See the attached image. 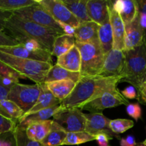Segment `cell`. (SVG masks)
Wrapping results in <instances>:
<instances>
[{
    "instance_id": "cell-1",
    "label": "cell",
    "mask_w": 146,
    "mask_h": 146,
    "mask_svg": "<svg viewBox=\"0 0 146 146\" xmlns=\"http://www.w3.org/2000/svg\"><path fill=\"white\" fill-rule=\"evenodd\" d=\"M121 80V77L103 78L98 76H81L76 84L71 94L61 102V108H79L104 92L117 89V85Z\"/></svg>"
},
{
    "instance_id": "cell-2",
    "label": "cell",
    "mask_w": 146,
    "mask_h": 146,
    "mask_svg": "<svg viewBox=\"0 0 146 146\" xmlns=\"http://www.w3.org/2000/svg\"><path fill=\"white\" fill-rule=\"evenodd\" d=\"M4 30L7 31L10 36L14 39L21 36L36 40L51 53L56 37L60 35L53 30L18 17L14 13L6 21Z\"/></svg>"
},
{
    "instance_id": "cell-3",
    "label": "cell",
    "mask_w": 146,
    "mask_h": 146,
    "mask_svg": "<svg viewBox=\"0 0 146 146\" xmlns=\"http://www.w3.org/2000/svg\"><path fill=\"white\" fill-rule=\"evenodd\" d=\"M125 55V65L121 74V82H128L136 90L143 82L146 75V44L133 49L123 51Z\"/></svg>"
},
{
    "instance_id": "cell-4",
    "label": "cell",
    "mask_w": 146,
    "mask_h": 146,
    "mask_svg": "<svg viewBox=\"0 0 146 146\" xmlns=\"http://www.w3.org/2000/svg\"><path fill=\"white\" fill-rule=\"evenodd\" d=\"M0 61L38 84L44 83L47 73L52 67L51 64L17 58L1 51H0Z\"/></svg>"
},
{
    "instance_id": "cell-5",
    "label": "cell",
    "mask_w": 146,
    "mask_h": 146,
    "mask_svg": "<svg viewBox=\"0 0 146 146\" xmlns=\"http://www.w3.org/2000/svg\"><path fill=\"white\" fill-rule=\"evenodd\" d=\"M75 45L78 48L81 55V76H98L104 65L105 54L101 48L99 41L94 42H76Z\"/></svg>"
},
{
    "instance_id": "cell-6",
    "label": "cell",
    "mask_w": 146,
    "mask_h": 146,
    "mask_svg": "<svg viewBox=\"0 0 146 146\" xmlns=\"http://www.w3.org/2000/svg\"><path fill=\"white\" fill-rule=\"evenodd\" d=\"M41 91L40 84L34 85L15 84L9 91L7 99L17 104L25 114L36 103Z\"/></svg>"
},
{
    "instance_id": "cell-7",
    "label": "cell",
    "mask_w": 146,
    "mask_h": 146,
    "mask_svg": "<svg viewBox=\"0 0 146 146\" xmlns=\"http://www.w3.org/2000/svg\"><path fill=\"white\" fill-rule=\"evenodd\" d=\"M14 14L53 30L58 34H64L62 29L52 17L38 3L14 11Z\"/></svg>"
},
{
    "instance_id": "cell-8",
    "label": "cell",
    "mask_w": 146,
    "mask_h": 146,
    "mask_svg": "<svg viewBox=\"0 0 146 146\" xmlns=\"http://www.w3.org/2000/svg\"><path fill=\"white\" fill-rule=\"evenodd\" d=\"M52 121L66 133L85 131V115L78 108H61L54 114Z\"/></svg>"
},
{
    "instance_id": "cell-9",
    "label": "cell",
    "mask_w": 146,
    "mask_h": 146,
    "mask_svg": "<svg viewBox=\"0 0 146 146\" xmlns=\"http://www.w3.org/2000/svg\"><path fill=\"white\" fill-rule=\"evenodd\" d=\"M129 104L128 100L123 97L119 90L108 91L104 92L95 99L86 103L78 109L90 111V113H101L106 108H114L121 105Z\"/></svg>"
},
{
    "instance_id": "cell-10",
    "label": "cell",
    "mask_w": 146,
    "mask_h": 146,
    "mask_svg": "<svg viewBox=\"0 0 146 146\" xmlns=\"http://www.w3.org/2000/svg\"><path fill=\"white\" fill-rule=\"evenodd\" d=\"M56 22L64 23L74 28L79 25L80 22L70 10L66 7L61 0H36Z\"/></svg>"
},
{
    "instance_id": "cell-11",
    "label": "cell",
    "mask_w": 146,
    "mask_h": 146,
    "mask_svg": "<svg viewBox=\"0 0 146 146\" xmlns=\"http://www.w3.org/2000/svg\"><path fill=\"white\" fill-rule=\"evenodd\" d=\"M124 65L125 55L123 51L112 48L105 55L104 65L98 76L103 78L121 77Z\"/></svg>"
},
{
    "instance_id": "cell-12",
    "label": "cell",
    "mask_w": 146,
    "mask_h": 146,
    "mask_svg": "<svg viewBox=\"0 0 146 146\" xmlns=\"http://www.w3.org/2000/svg\"><path fill=\"white\" fill-rule=\"evenodd\" d=\"M0 51L9 54V55L17 57V58L42 61V62L52 64L51 53L48 51H45V50L36 51H29L19 44V45L14 46L0 47Z\"/></svg>"
},
{
    "instance_id": "cell-13",
    "label": "cell",
    "mask_w": 146,
    "mask_h": 146,
    "mask_svg": "<svg viewBox=\"0 0 146 146\" xmlns=\"http://www.w3.org/2000/svg\"><path fill=\"white\" fill-rule=\"evenodd\" d=\"M108 13L113 32V49L124 50V40H125V24L123 22L119 14L113 10L111 1H108Z\"/></svg>"
},
{
    "instance_id": "cell-14",
    "label": "cell",
    "mask_w": 146,
    "mask_h": 146,
    "mask_svg": "<svg viewBox=\"0 0 146 146\" xmlns=\"http://www.w3.org/2000/svg\"><path fill=\"white\" fill-rule=\"evenodd\" d=\"M86 118L85 131L88 133L95 136L101 132H106L113 136L114 133L109 128L111 120L106 118L102 113H84Z\"/></svg>"
},
{
    "instance_id": "cell-15",
    "label": "cell",
    "mask_w": 146,
    "mask_h": 146,
    "mask_svg": "<svg viewBox=\"0 0 146 146\" xmlns=\"http://www.w3.org/2000/svg\"><path fill=\"white\" fill-rule=\"evenodd\" d=\"M143 41V34L140 26L138 15L135 19L128 25L125 26V40L124 50L129 51L139 46Z\"/></svg>"
},
{
    "instance_id": "cell-16",
    "label": "cell",
    "mask_w": 146,
    "mask_h": 146,
    "mask_svg": "<svg viewBox=\"0 0 146 146\" xmlns=\"http://www.w3.org/2000/svg\"><path fill=\"white\" fill-rule=\"evenodd\" d=\"M111 4L125 26L132 22L138 15V4L135 0H116L113 2L111 1Z\"/></svg>"
},
{
    "instance_id": "cell-17",
    "label": "cell",
    "mask_w": 146,
    "mask_h": 146,
    "mask_svg": "<svg viewBox=\"0 0 146 146\" xmlns=\"http://www.w3.org/2000/svg\"><path fill=\"white\" fill-rule=\"evenodd\" d=\"M99 26L92 21L80 23L75 29L74 38L76 42L86 44L98 41V29Z\"/></svg>"
},
{
    "instance_id": "cell-18",
    "label": "cell",
    "mask_w": 146,
    "mask_h": 146,
    "mask_svg": "<svg viewBox=\"0 0 146 146\" xmlns=\"http://www.w3.org/2000/svg\"><path fill=\"white\" fill-rule=\"evenodd\" d=\"M87 11L91 21L101 26L109 17L108 1L88 0Z\"/></svg>"
},
{
    "instance_id": "cell-19",
    "label": "cell",
    "mask_w": 146,
    "mask_h": 146,
    "mask_svg": "<svg viewBox=\"0 0 146 146\" xmlns=\"http://www.w3.org/2000/svg\"><path fill=\"white\" fill-rule=\"evenodd\" d=\"M40 86H41V91L36 103L34 104V106H33L28 112H27L24 115H23V117L31 115V114L34 113L36 112H38V111H41V110L46 109V108L55 106L58 105V104H61V101H60L59 100L57 99V98L51 94V91L47 88L46 86V84H44V83L40 84Z\"/></svg>"
},
{
    "instance_id": "cell-20",
    "label": "cell",
    "mask_w": 146,
    "mask_h": 146,
    "mask_svg": "<svg viewBox=\"0 0 146 146\" xmlns=\"http://www.w3.org/2000/svg\"><path fill=\"white\" fill-rule=\"evenodd\" d=\"M59 66L72 71L79 72L81 69V55L76 45L72 48L57 58L56 64Z\"/></svg>"
},
{
    "instance_id": "cell-21",
    "label": "cell",
    "mask_w": 146,
    "mask_h": 146,
    "mask_svg": "<svg viewBox=\"0 0 146 146\" xmlns=\"http://www.w3.org/2000/svg\"><path fill=\"white\" fill-rule=\"evenodd\" d=\"M52 124V120L31 123L26 127V134L30 140L41 143L51 131Z\"/></svg>"
},
{
    "instance_id": "cell-22",
    "label": "cell",
    "mask_w": 146,
    "mask_h": 146,
    "mask_svg": "<svg viewBox=\"0 0 146 146\" xmlns=\"http://www.w3.org/2000/svg\"><path fill=\"white\" fill-rule=\"evenodd\" d=\"M81 78V76L80 72H72L55 64L54 66H52L48 71L44 83L64 80H71L77 83Z\"/></svg>"
},
{
    "instance_id": "cell-23",
    "label": "cell",
    "mask_w": 146,
    "mask_h": 146,
    "mask_svg": "<svg viewBox=\"0 0 146 146\" xmlns=\"http://www.w3.org/2000/svg\"><path fill=\"white\" fill-rule=\"evenodd\" d=\"M44 84L57 99L62 101L71 94L76 83L71 80H64Z\"/></svg>"
},
{
    "instance_id": "cell-24",
    "label": "cell",
    "mask_w": 146,
    "mask_h": 146,
    "mask_svg": "<svg viewBox=\"0 0 146 146\" xmlns=\"http://www.w3.org/2000/svg\"><path fill=\"white\" fill-rule=\"evenodd\" d=\"M61 108H61V104H60L58 105L55 106L51 107V108H46V109L41 110V111L34 113L31 114V115L23 117L18 121L17 124L26 128L27 125L34 123L50 120V118L54 116V114L56 113Z\"/></svg>"
},
{
    "instance_id": "cell-25",
    "label": "cell",
    "mask_w": 146,
    "mask_h": 146,
    "mask_svg": "<svg viewBox=\"0 0 146 146\" xmlns=\"http://www.w3.org/2000/svg\"><path fill=\"white\" fill-rule=\"evenodd\" d=\"M80 23L91 21L87 11L88 0H61Z\"/></svg>"
},
{
    "instance_id": "cell-26",
    "label": "cell",
    "mask_w": 146,
    "mask_h": 146,
    "mask_svg": "<svg viewBox=\"0 0 146 146\" xmlns=\"http://www.w3.org/2000/svg\"><path fill=\"white\" fill-rule=\"evenodd\" d=\"M98 35V41L101 44V48L106 55L113 48V43L112 29H111L109 17L106 20L104 24L99 26Z\"/></svg>"
},
{
    "instance_id": "cell-27",
    "label": "cell",
    "mask_w": 146,
    "mask_h": 146,
    "mask_svg": "<svg viewBox=\"0 0 146 146\" xmlns=\"http://www.w3.org/2000/svg\"><path fill=\"white\" fill-rule=\"evenodd\" d=\"M76 40L74 36L66 34H60L56 37L53 44L51 55L58 58L75 46Z\"/></svg>"
},
{
    "instance_id": "cell-28",
    "label": "cell",
    "mask_w": 146,
    "mask_h": 146,
    "mask_svg": "<svg viewBox=\"0 0 146 146\" xmlns=\"http://www.w3.org/2000/svg\"><path fill=\"white\" fill-rule=\"evenodd\" d=\"M0 115L18 123L24 112L14 102L6 99L0 101Z\"/></svg>"
},
{
    "instance_id": "cell-29",
    "label": "cell",
    "mask_w": 146,
    "mask_h": 146,
    "mask_svg": "<svg viewBox=\"0 0 146 146\" xmlns=\"http://www.w3.org/2000/svg\"><path fill=\"white\" fill-rule=\"evenodd\" d=\"M67 133L59 125L53 121L52 128L48 135L41 142L44 146H60L62 145L66 139Z\"/></svg>"
},
{
    "instance_id": "cell-30",
    "label": "cell",
    "mask_w": 146,
    "mask_h": 146,
    "mask_svg": "<svg viewBox=\"0 0 146 146\" xmlns=\"http://www.w3.org/2000/svg\"><path fill=\"white\" fill-rule=\"evenodd\" d=\"M95 140V136L86 131L68 133L62 145H75L85 143Z\"/></svg>"
},
{
    "instance_id": "cell-31",
    "label": "cell",
    "mask_w": 146,
    "mask_h": 146,
    "mask_svg": "<svg viewBox=\"0 0 146 146\" xmlns=\"http://www.w3.org/2000/svg\"><path fill=\"white\" fill-rule=\"evenodd\" d=\"M15 146H44L41 143L30 140L26 134V128L17 124L13 131Z\"/></svg>"
},
{
    "instance_id": "cell-32",
    "label": "cell",
    "mask_w": 146,
    "mask_h": 146,
    "mask_svg": "<svg viewBox=\"0 0 146 146\" xmlns=\"http://www.w3.org/2000/svg\"><path fill=\"white\" fill-rule=\"evenodd\" d=\"M36 3V0H0V9L14 12Z\"/></svg>"
},
{
    "instance_id": "cell-33",
    "label": "cell",
    "mask_w": 146,
    "mask_h": 146,
    "mask_svg": "<svg viewBox=\"0 0 146 146\" xmlns=\"http://www.w3.org/2000/svg\"><path fill=\"white\" fill-rule=\"evenodd\" d=\"M133 121L129 119H123V118L111 120L109 123L110 130L114 134L123 133L130 128H133Z\"/></svg>"
},
{
    "instance_id": "cell-34",
    "label": "cell",
    "mask_w": 146,
    "mask_h": 146,
    "mask_svg": "<svg viewBox=\"0 0 146 146\" xmlns=\"http://www.w3.org/2000/svg\"><path fill=\"white\" fill-rule=\"evenodd\" d=\"M0 76L9 78L17 84L19 83V78H27L7 64L0 61Z\"/></svg>"
},
{
    "instance_id": "cell-35",
    "label": "cell",
    "mask_w": 146,
    "mask_h": 146,
    "mask_svg": "<svg viewBox=\"0 0 146 146\" xmlns=\"http://www.w3.org/2000/svg\"><path fill=\"white\" fill-rule=\"evenodd\" d=\"M15 40H17V41L19 43L20 45L23 46L24 48L29 50V51H41V50L48 51V50L46 48H45L42 44H41L39 42L36 41V40L31 39V38L19 36V37H17V38H15Z\"/></svg>"
},
{
    "instance_id": "cell-36",
    "label": "cell",
    "mask_w": 146,
    "mask_h": 146,
    "mask_svg": "<svg viewBox=\"0 0 146 146\" xmlns=\"http://www.w3.org/2000/svg\"><path fill=\"white\" fill-rule=\"evenodd\" d=\"M138 17L140 26L143 34V42L146 44V0H138Z\"/></svg>"
},
{
    "instance_id": "cell-37",
    "label": "cell",
    "mask_w": 146,
    "mask_h": 146,
    "mask_svg": "<svg viewBox=\"0 0 146 146\" xmlns=\"http://www.w3.org/2000/svg\"><path fill=\"white\" fill-rule=\"evenodd\" d=\"M18 123L0 115V135L8 132H13Z\"/></svg>"
},
{
    "instance_id": "cell-38",
    "label": "cell",
    "mask_w": 146,
    "mask_h": 146,
    "mask_svg": "<svg viewBox=\"0 0 146 146\" xmlns=\"http://www.w3.org/2000/svg\"><path fill=\"white\" fill-rule=\"evenodd\" d=\"M126 112L131 117H132L135 121L141 118L142 110L138 104H129L126 106Z\"/></svg>"
},
{
    "instance_id": "cell-39",
    "label": "cell",
    "mask_w": 146,
    "mask_h": 146,
    "mask_svg": "<svg viewBox=\"0 0 146 146\" xmlns=\"http://www.w3.org/2000/svg\"><path fill=\"white\" fill-rule=\"evenodd\" d=\"M19 44L17 40L10 36L7 33L0 31V47L14 46Z\"/></svg>"
},
{
    "instance_id": "cell-40",
    "label": "cell",
    "mask_w": 146,
    "mask_h": 146,
    "mask_svg": "<svg viewBox=\"0 0 146 146\" xmlns=\"http://www.w3.org/2000/svg\"><path fill=\"white\" fill-rule=\"evenodd\" d=\"M113 139V135L106 132H101L95 135V140L99 146H111L110 140Z\"/></svg>"
},
{
    "instance_id": "cell-41",
    "label": "cell",
    "mask_w": 146,
    "mask_h": 146,
    "mask_svg": "<svg viewBox=\"0 0 146 146\" xmlns=\"http://www.w3.org/2000/svg\"><path fill=\"white\" fill-rule=\"evenodd\" d=\"M0 146H15L13 132H8L0 135Z\"/></svg>"
},
{
    "instance_id": "cell-42",
    "label": "cell",
    "mask_w": 146,
    "mask_h": 146,
    "mask_svg": "<svg viewBox=\"0 0 146 146\" xmlns=\"http://www.w3.org/2000/svg\"><path fill=\"white\" fill-rule=\"evenodd\" d=\"M121 94L125 98L128 99H135L138 98V93L136 88L133 86H129L126 87L125 89L121 91Z\"/></svg>"
},
{
    "instance_id": "cell-43",
    "label": "cell",
    "mask_w": 146,
    "mask_h": 146,
    "mask_svg": "<svg viewBox=\"0 0 146 146\" xmlns=\"http://www.w3.org/2000/svg\"><path fill=\"white\" fill-rule=\"evenodd\" d=\"M12 15L13 12L11 11H4V10L0 9V31H4L6 21Z\"/></svg>"
},
{
    "instance_id": "cell-44",
    "label": "cell",
    "mask_w": 146,
    "mask_h": 146,
    "mask_svg": "<svg viewBox=\"0 0 146 146\" xmlns=\"http://www.w3.org/2000/svg\"><path fill=\"white\" fill-rule=\"evenodd\" d=\"M138 92V98L137 99L142 104H146V82L144 81L139 86L137 90Z\"/></svg>"
},
{
    "instance_id": "cell-45",
    "label": "cell",
    "mask_w": 146,
    "mask_h": 146,
    "mask_svg": "<svg viewBox=\"0 0 146 146\" xmlns=\"http://www.w3.org/2000/svg\"><path fill=\"white\" fill-rule=\"evenodd\" d=\"M120 145L121 146H136L135 137L132 135H128L125 138H121Z\"/></svg>"
},
{
    "instance_id": "cell-46",
    "label": "cell",
    "mask_w": 146,
    "mask_h": 146,
    "mask_svg": "<svg viewBox=\"0 0 146 146\" xmlns=\"http://www.w3.org/2000/svg\"><path fill=\"white\" fill-rule=\"evenodd\" d=\"M59 27L62 29L63 31H64V34H66L68 36H71L74 37V32H75V29L74 27L68 24H64V23L57 22Z\"/></svg>"
},
{
    "instance_id": "cell-47",
    "label": "cell",
    "mask_w": 146,
    "mask_h": 146,
    "mask_svg": "<svg viewBox=\"0 0 146 146\" xmlns=\"http://www.w3.org/2000/svg\"><path fill=\"white\" fill-rule=\"evenodd\" d=\"M9 91V90L3 86L0 83V101L7 99Z\"/></svg>"
},
{
    "instance_id": "cell-48",
    "label": "cell",
    "mask_w": 146,
    "mask_h": 146,
    "mask_svg": "<svg viewBox=\"0 0 146 146\" xmlns=\"http://www.w3.org/2000/svg\"><path fill=\"white\" fill-rule=\"evenodd\" d=\"M136 146H146V140H145L144 141H143L142 143H141L138 144V145Z\"/></svg>"
},
{
    "instance_id": "cell-49",
    "label": "cell",
    "mask_w": 146,
    "mask_h": 146,
    "mask_svg": "<svg viewBox=\"0 0 146 146\" xmlns=\"http://www.w3.org/2000/svg\"><path fill=\"white\" fill-rule=\"evenodd\" d=\"M144 81H145V82H146V75H145V79H144Z\"/></svg>"
}]
</instances>
